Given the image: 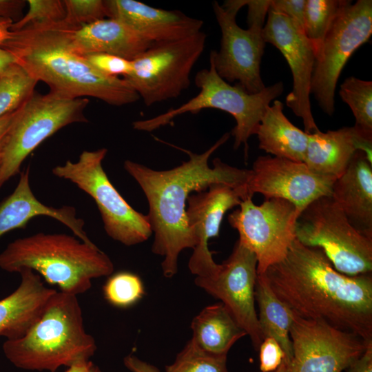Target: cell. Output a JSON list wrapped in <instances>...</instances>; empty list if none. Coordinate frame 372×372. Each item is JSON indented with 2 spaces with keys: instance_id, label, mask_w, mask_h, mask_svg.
I'll return each mask as SVG.
<instances>
[{
  "instance_id": "cell-1",
  "label": "cell",
  "mask_w": 372,
  "mask_h": 372,
  "mask_svg": "<svg viewBox=\"0 0 372 372\" xmlns=\"http://www.w3.org/2000/svg\"><path fill=\"white\" fill-rule=\"evenodd\" d=\"M276 296L296 315L321 320L372 342V273L338 271L324 251L296 238L285 258L263 273Z\"/></svg>"
},
{
  "instance_id": "cell-2",
  "label": "cell",
  "mask_w": 372,
  "mask_h": 372,
  "mask_svg": "<svg viewBox=\"0 0 372 372\" xmlns=\"http://www.w3.org/2000/svg\"><path fill=\"white\" fill-rule=\"evenodd\" d=\"M229 136L225 133L201 154L179 148L189 155V160L171 169L158 171L130 160L124 162L125 169L147 199V216L154 234L152 250L164 258L161 267L167 278L177 273L179 254L185 249H194L196 244L186 216V203L192 192L205 191L214 184L247 188L251 169L230 166L218 158L213 160V167L209 165L210 156Z\"/></svg>"
},
{
  "instance_id": "cell-3",
  "label": "cell",
  "mask_w": 372,
  "mask_h": 372,
  "mask_svg": "<svg viewBox=\"0 0 372 372\" xmlns=\"http://www.w3.org/2000/svg\"><path fill=\"white\" fill-rule=\"evenodd\" d=\"M78 28L64 20L34 23L10 30L1 47L61 97H93L114 106L138 101V94L125 79L101 74L74 50L72 34Z\"/></svg>"
},
{
  "instance_id": "cell-4",
  "label": "cell",
  "mask_w": 372,
  "mask_h": 372,
  "mask_svg": "<svg viewBox=\"0 0 372 372\" xmlns=\"http://www.w3.org/2000/svg\"><path fill=\"white\" fill-rule=\"evenodd\" d=\"M0 267L8 272L30 269L60 291L77 296L92 280L110 276L114 264L94 243L66 234L37 233L9 243L0 254Z\"/></svg>"
},
{
  "instance_id": "cell-5",
  "label": "cell",
  "mask_w": 372,
  "mask_h": 372,
  "mask_svg": "<svg viewBox=\"0 0 372 372\" xmlns=\"http://www.w3.org/2000/svg\"><path fill=\"white\" fill-rule=\"evenodd\" d=\"M96 349L84 328L76 296L57 291L23 336L3 344L6 358L16 367L50 372L90 360Z\"/></svg>"
},
{
  "instance_id": "cell-6",
  "label": "cell",
  "mask_w": 372,
  "mask_h": 372,
  "mask_svg": "<svg viewBox=\"0 0 372 372\" xmlns=\"http://www.w3.org/2000/svg\"><path fill=\"white\" fill-rule=\"evenodd\" d=\"M194 83L200 91L197 95L176 108H170L153 118L133 122L134 129L152 132L170 123L185 113L198 114L204 109H217L231 114L236 121L231 135L234 149L244 145L247 154L248 140L256 129L270 103L283 92L282 82L265 87L261 92L249 94L240 85H231L216 72L212 60L209 67L198 71Z\"/></svg>"
},
{
  "instance_id": "cell-7",
  "label": "cell",
  "mask_w": 372,
  "mask_h": 372,
  "mask_svg": "<svg viewBox=\"0 0 372 372\" xmlns=\"http://www.w3.org/2000/svg\"><path fill=\"white\" fill-rule=\"evenodd\" d=\"M296 238L321 248L333 267L347 276L372 271V239L358 231L331 196L307 206L296 222Z\"/></svg>"
},
{
  "instance_id": "cell-8",
  "label": "cell",
  "mask_w": 372,
  "mask_h": 372,
  "mask_svg": "<svg viewBox=\"0 0 372 372\" xmlns=\"http://www.w3.org/2000/svg\"><path fill=\"white\" fill-rule=\"evenodd\" d=\"M87 98L68 99L34 92L17 112L0 154V187L19 172L27 156L63 127L87 120Z\"/></svg>"
},
{
  "instance_id": "cell-9",
  "label": "cell",
  "mask_w": 372,
  "mask_h": 372,
  "mask_svg": "<svg viewBox=\"0 0 372 372\" xmlns=\"http://www.w3.org/2000/svg\"><path fill=\"white\" fill-rule=\"evenodd\" d=\"M107 152L101 148L83 151L76 162L67 161L52 169V174L70 180L90 195L100 211L105 231L113 240L132 246L152 234L147 215L133 209L110 181L102 162Z\"/></svg>"
},
{
  "instance_id": "cell-10",
  "label": "cell",
  "mask_w": 372,
  "mask_h": 372,
  "mask_svg": "<svg viewBox=\"0 0 372 372\" xmlns=\"http://www.w3.org/2000/svg\"><path fill=\"white\" fill-rule=\"evenodd\" d=\"M207 35L200 31L172 41L152 43L132 61L123 77L147 107L177 98L190 85V74L203 54Z\"/></svg>"
},
{
  "instance_id": "cell-11",
  "label": "cell",
  "mask_w": 372,
  "mask_h": 372,
  "mask_svg": "<svg viewBox=\"0 0 372 372\" xmlns=\"http://www.w3.org/2000/svg\"><path fill=\"white\" fill-rule=\"evenodd\" d=\"M299 214L293 203L284 199L268 198L256 205L248 197L228 216L229 225L238 232V240L256 256L257 275L285 258L296 239Z\"/></svg>"
},
{
  "instance_id": "cell-12",
  "label": "cell",
  "mask_w": 372,
  "mask_h": 372,
  "mask_svg": "<svg viewBox=\"0 0 372 372\" xmlns=\"http://www.w3.org/2000/svg\"><path fill=\"white\" fill-rule=\"evenodd\" d=\"M372 33V1H351L329 30L316 59L311 94L322 111L335 110V91L340 73L353 53Z\"/></svg>"
},
{
  "instance_id": "cell-13",
  "label": "cell",
  "mask_w": 372,
  "mask_h": 372,
  "mask_svg": "<svg viewBox=\"0 0 372 372\" xmlns=\"http://www.w3.org/2000/svg\"><path fill=\"white\" fill-rule=\"evenodd\" d=\"M289 335L293 358L286 372H342L372 342L325 321L295 313Z\"/></svg>"
},
{
  "instance_id": "cell-14",
  "label": "cell",
  "mask_w": 372,
  "mask_h": 372,
  "mask_svg": "<svg viewBox=\"0 0 372 372\" xmlns=\"http://www.w3.org/2000/svg\"><path fill=\"white\" fill-rule=\"evenodd\" d=\"M257 258L239 240L229 258L220 264L211 277H196L195 284L221 301L230 314L249 336L258 351L264 340L255 307Z\"/></svg>"
},
{
  "instance_id": "cell-15",
  "label": "cell",
  "mask_w": 372,
  "mask_h": 372,
  "mask_svg": "<svg viewBox=\"0 0 372 372\" xmlns=\"http://www.w3.org/2000/svg\"><path fill=\"white\" fill-rule=\"evenodd\" d=\"M212 8L221 32L218 51L211 50L218 74L228 83L236 82L247 92L255 94L265 88L260 75V63L265 42L262 29L241 28L236 23L237 13L227 10L216 1Z\"/></svg>"
},
{
  "instance_id": "cell-16",
  "label": "cell",
  "mask_w": 372,
  "mask_h": 372,
  "mask_svg": "<svg viewBox=\"0 0 372 372\" xmlns=\"http://www.w3.org/2000/svg\"><path fill=\"white\" fill-rule=\"evenodd\" d=\"M265 43L277 48L287 61L293 76V87L287 96V105L302 118L304 132L319 131L310 103L311 84L316 62L313 46L303 29L288 17L269 9L262 30Z\"/></svg>"
},
{
  "instance_id": "cell-17",
  "label": "cell",
  "mask_w": 372,
  "mask_h": 372,
  "mask_svg": "<svg viewBox=\"0 0 372 372\" xmlns=\"http://www.w3.org/2000/svg\"><path fill=\"white\" fill-rule=\"evenodd\" d=\"M337 178L311 170L303 162L260 156L254 162L247 189L251 196L278 198L293 203L300 213L315 200L331 196Z\"/></svg>"
},
{
  "instance_id": "cell-18",
  "label": "cell",
  "mask_w": 372,
  "mask_h": 372,
  "mask_svg": "<svg viewBox=\"0 0 372 372\" xmlns=\"http://www.w3.org/2000/svg\"><path fill=\"white\" fill-rule=\"evenodd\" d=\"M248 197L252 198L247 188H234L224 184L211 185L208 190L188 197L186 216L196 240L188 267L196 277H211L218 272L220 265L214 260L208 242L218 236L225 213Z\"/></svg>"
},
{
  "instance_id": "cell-19",
  "label": "cell",
  "mask_w": 372,
  "mask_h": 372,
  "mask_svg": "<svg viewBox=\"0 0 372 372\" xmlns=\"http://www.w3.org/2000/svg\"><path fill=\"white\" fill-rule=\"evenodd\" d=\"M108 18L117 19L152 42L181 39L201 31L203 21L179 10L154 8L134 0H106Z\"/></svg>"
},
{
  "instance_id": "cell-20",
  "label": "cell",
  "mask_w": 372,
  "mask_h": 372,
  "mask_svg": "<svg viewBox=\"0 0 372 372\" xmlns=\"http://www.w3.org/2000/svg\"><path fill=\"white\" fill-rule=\"evenodd\" d=\"M358 151L372 161V138L353 127L309 134L304 163L313 172L338 178Z\"/></svg>"
},
{
  "instance_id": "cell-21",
  "label": "cell",
  "mask_w": 372,
  "mask_h": 372,
  "mask_svg": "<svg viewBox=\"0 0 372 372\" xmlns=\"http://www.w3.org/2000/svg\"><path fill=\"white\" fill-rule=\"evenodd\" d=\"M331 196L350 223L372 239V161L365 152H356L334 181Z\"/></svg>"
},
{
  "instance_id": "cell-22",
  "label": "cell",
  "mask_w": 372,
  "mask_h": 372,
  "mask_svg": "<svg viewBox=\"0 0 372 372\" xmlns=\"http://www.w3.org/2000/svg\"><path fill=\"white\" fill-rule=\"evenodd\" d=\"M39 216L54 218L67 226L81 240L92 242L83 230V220L76 216L74 207H50L36 198L30 185L29 168H27L21 173L14 192L0 203V237L11 230L24 228L29 220Z\"/></svg>"
},
{
  "instance_id": "cell-23",
  "label": "cell",
  "mask_w": 372,
  "mask_h": 372,
  "mask_svg": "<svg viewBox=\"0 0 372 372\" xmlns=\"http://www.w3.org/2000/svg\"><path fill=\"white\" fill-rule=\"evenodd\" d=\"M19 273L21 277L19 287L0 300V336L8 340L25 334L56 291L45 287L41 276L32 270L25 269Z\"/></svg>"
},
{
  "instance_id": "cell-24",
  "label": "cell",
  "mask_w": 372,
  "mask_h": 372,
  "mask_svg": "<svg viewBox=\"0 0 372 372\" xmlns=\"http://www.w3.org/2000/svg\"><path fill=\"white\" fill-rule=\"evenodd\" d=\"M72 42L74 50L83 56L105 53L130 61L152 44L113 18H105L76 29Z\"/></svg>"
},
{
  "instance_id": "cell-25",
  "label": "cell",
  "mask_w": 372,
  "mask_h": 372,
  "mask_svg": "<svg viewBox=\"0 0 372 372\" xmlns=\"http://www.w3.org/2000/svg\"><path fill=\"white\" fill-rule=\"evenodd\" d=\"M283 107V103L276 100L267 108L255 134L258 147L276 157L304 162L309 134L289 121Z\"/></svg>"
},
{
  "instance_id": "cell-26",
  "label": "cell",
  "mask_w": 372,
  "mask_h": 372,
  "mask_svg": "<svg viewBox=\"0 0 372 372\" xmlns=\"http://www.w3.org/2000/svg\"><path fill=\"white\" fill-rule=\"evenodd\" d=\"M192 340L203 350L226 355L247 333L234 320L223 303L205 307L192 320Z\"/></svg>"
},
{
  "instance_id": "cell-27",
  "label": "cell",
  "mask_w": 372,
  "mask_h": 372,
  "mask_svg": "<svg viewBox=\"0 0 372 372\" xmlns=\"http://www.w3.org/2000/svg\"><path fill=\"white\" fill-rule=\"evenodd\" d=\"M255 300L258 307V319L263 338H274L285 353L284 363L287 366L293 358L289 330L293 312L273 293L263 274L257 275Z\"/></svg>"
},
{
  "instance_id": "cell-28",
  "label": "cell",
  "mask_w": 372,
  "mask_h": 372,
  "mask_svg": "<svg viewBox=\"0 0 372 372\" xmlns=\"http://www.w3.org/2000/svg\"><path fill=\"white\" fill-rule=\"evenodd\" d=\"M350 1L306 0L303 30L313 46L316 59L331 26Z\"/></svg>"
},
{
  "instance_id": "cell-29",
  "label": "cell",
  "mask_w": 372,
  "mask_h": 372,
  "mask_svg": "<svg viewBox=\"0 0 372 372\" xmlns=\"http://www.w3.org/2000/svg\"><path fill=\"white\" fill-rule=\"evenodd\" d=\"M37 83L17 63L0 72V117L21 107L35 92Z\"/></svg>"
},
{
  "instance_id": "cell-30",
  "label": "cell",
  "mask_w": 372,
  "mask_h": 372,
  "mask_svg": "<svg viewBox=\"0 0 372 372\" xmlns=\"http://www.w3.org/2000/svg\"><path fill=\"white\" fill-rule=\"evenodd\" d=\"M339 94L353 112L354 127L372 138V82L348 77L341 84Z\"/></svg>"
},
{
  "instance_id": "cell-31",
  "label": "cell",
  "mask_w": 372,
  "mask_h": 372,
  "mask_svg": "<svg viewBox=\"0 0 372 372\" xmlns=\"http://www.w3.org/2000/svg\"><path fill=\"white\" fill-rule=\"evenodd\" d=\"M165 372H230L227 355L209 353L190 339Z\"/></svg>"
},
{
  "instance_id": "cell-32",
  "label": "cell",
  "mask_w": 372,
  "mask_h": 372,
  "mask_svg": "<svg viewBox=\"0 0 372 372\" xmlns=\"http://www.w3.org/2000/svg\"><path fill=\"white\" fill-rule=\"evenodd\" d=\"M103 293L107 302L112 306L126 309L143 297L145 288L138 275L121 271L111 274L103 285Z\"/></svg>"
},
{
  "instance_id": "cell-33",
  "label": "cell",
  "mask_w": 372,
  "mask_h": 372,
  "mask_svg": "<svg viewBox=\"0 0 372 372\" xmlns=\"http://www.w3.org/2000/svg\"><path fill=\"white\" fill-rule=\"evenodd\" d=\"M26 14L14 22L10 30H17L34 23L60 21L65 16L64 0H28Z\"/></svg>"
},
{
  "instance_id": "cell-34",
  "label": "cell",
  "mask_w": 372,
  "mask_h": 372,
  "mask_svg": "<svg viewBox=\"0 0 372 372\" xmlns=\"http://www.w3.org/2000/svg\"><path fill=\"white\" fill-rule=\"evenodd\" d=\"M68 23L81 28L95 21L108 18L105 1L101 0H64Z\"/></svg>"
},
{
  "instance_id": "cell-35",
  "label": "cell",
  "mask_w": 372,
  "mask_h": 372,
  "mask_svg": "<svg viewBox=\"0 0 372 372\" xmlns=\"http://www.w3.org/2000/svg\"><path fill=\"white\" fill-rule=\"evenodd\" d=\"M87 61L99 72L110 77L123 78L129 75L132 70L130 60L105 53H96L84 56Z\"/></svg>"
},
{
  "instance_id": "cell-36",
  "label": "cell",
  "mask_w": 372,
  "mask_h": 372,
  "mask_svg": "<svg viewBox=\"0 0 372 372\" xmlns=\"http://www.w3.org/2000/svg\"><path fill=\"white\" fill-rule=\"evenodd\" d=\"M258 351L260 372L276 370L285 360V353L279 343L271 337L264 338Z\"/></svg>"
},
{
  "instance_id": "cell-37",
  "label": "cell",
  "mask_w": 372,
  "mask_h": 372,
  "mask_svg": "<svg viewBox=\"0 0 372 372\" xmlns=\"http://www.w3.org/2000/svg\"><path fill=\"white\" fill-rule=\"evenodd\" d=\"M305 6L306 0H271L269 9L288 17L303 29Z\"/></svg>"
},
{
  "instance_id": "cell-38",
  "label": "cell",
  "mask_w": 372,
  "mask_h": 372,
  "mask_svg": "<svg viewBox=\"0 0 372 372\" xmlns=\"http://www.w3.org/2000/svg\"><path fill=\"white\" fill-rule=\"evenodd\" d=\"M240 8L247 6V23L249 28L262 29L265 16L271 5V0H236Z\"/></svg>"
},
{
  "instance_id": "cell-39",
  "label": "cell",
  "mask_w": 372,
  "mask_h": 372,
  "mask_svg": "<svg viewBox=\"0 0 372 372\" xmlns=\"http://www.w3.org/2000/svg\"><path fill=\"white\" fill-rule=\"evenodd\" d=\"M14 21L10 19L0 17V72L12 64L17 63V60L9 52L1 47Z\"/></svg>"
},
{
  "instance_id": "cell-40",
  "label": "cell",
  "mask_w": 372,
  "mask_h": 372,
  "mask_svg": "<svg viewBox=\"0 0 372 372\" xmlns=\"http://www.w3.org/2000/svg\"><path fill=\"white\" fill-rule=\"evenodd\" d=\"M26 3L23 0H0V17L17 21Z\"/></svg>"
},
{
  "instance_id": "cell-41",
  "label": "cell",
  "mask_w": 372,
  "mask_h": 372,
  "mask_svg": "<svg viewBox=\"0 0 372 372\" xmlns=\"http://www.w3.org/2000/svg\"><path fill=\"white\" fill-rule=\"evenodd\" d=\"M342 372H372V342L367 346L363 354Z\"/></svg>"
},
{
  "instance_id": "cell-42",
  "label": "cell",
  "mask_w": 372,
  "mask_h": 372,
  "mask_svg": "<svg viewBox=\"0 0 372 372\" xmlns=\"http://www.w3.org/2000/svg\"><path fill=\"white\" fill-rule=\"evenodd\" d=\"M123 362L126 368L132 372H160L155 366L144 362L133 355L125 357Z\"/></svg>"
},
{
  "instance_id": "cell-43",
  "label": "cell",
  "mask_w": 372,
  "mask_h": 372,
  "mask_svg": "<svg viewBox=\"0 0 372 372\" xmlns=\"http://www.w3.org/2000/svg\"><path fill=\"white\" fill-rule=\"evenodd\" d=\"M16 111L0 117V152L16 115Z\"/></svg>"
},
{
  "instance_id": "cell-44",
  "label": "cell",
  "mask_w": 372,
  "mask_h": 372,
  "mask_svg": "<svg viewBox=\"0 0 372 372\" xmlns=\"http://www.w3.org/2000/svg\"><path fill=\"white\" fill-rule=\"evenodd\" d=\"M64 372H103L101 369L90 360L75 364Z\"/></svg>"
},
{
  "instance_id": "cell-45",
  "label": "cell",
  "mask_w": 372,
  "mask_h": 372,
  "mask_svg": "<svg viewBox=\"0 0 372 372\" xmlns=\"http://www.w3.org/2000/svg\"><path fill=\"white\" fill-rule=\"evenodd\" d=\"M258 372H260V371H258ZM271 372H286V366L284 363V361H282L281 364L279 366V367L276 370Z\"/></svg>"
},
{
  "instance_id": "cell-46",
  "label": "cell",
  "mask_w": 372,
  "mask_h": 372,
  "mask_svg": "<svg viewBox=\"0 0 372 372\" xmlns=\"http://www.w3.org/2000/svg\"><path fill=\"white\" fill-rule=\"evenodd\" d=\"M0 158H1V154H0Z\"/></svg>"
}]
</instances>
